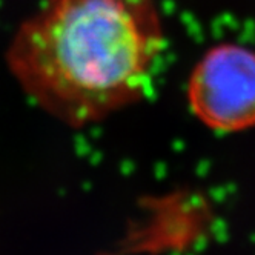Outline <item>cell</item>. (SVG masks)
Listing matches in <instances>:
<instances>
[{"instance_id":"1","label":"cell","mask_w":255,"mask_h":255,"mask_svg":"<svg viewBox=\"0 0 255 255\" xmlns=\"http://www.w3.org/2000/svg\"><path fill=\"white\" fill-rule=\"evenodd\" d=\"M163 46L154 0H45L17 32L9 65L46 113L83 126L146 93Z\"/></svg>"},{"instance_id":"2","label":"cell","mask_w":255,"mask_h":255,"mask_svg":"<svg viewBox=\"0 0 255 255\" xmlns=\"http://www.w3.org/2000/svg\"><path fill=\"white\" fill-rule=\"evenodd\" d=\"M188 99L197 119L214 131L255 126V52L234 43L209 49L191 72Z\"/></svg>"}]
</instances>
